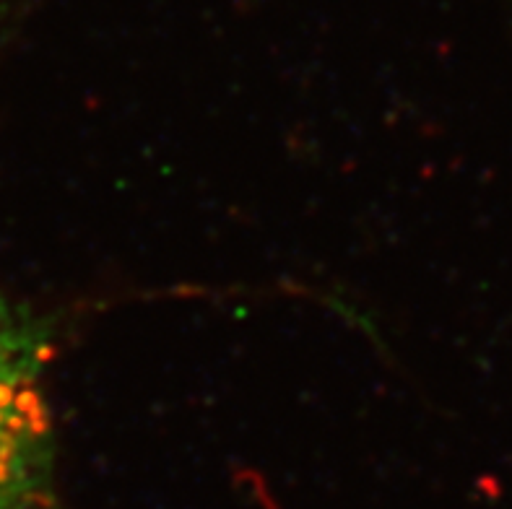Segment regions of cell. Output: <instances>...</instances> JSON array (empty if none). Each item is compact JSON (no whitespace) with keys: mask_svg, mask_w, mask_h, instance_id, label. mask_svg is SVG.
Returning a JSON list of instances; mask_svg holds the SVG:
<instances>
[{"mask_svg":"<svg viewBox=\"0 0 512 509\" xmlns=\"http://www.w3.org/2000/svg\"><path fill=\"white\" fill-rule=\"evenodd\" d=\"M47 341L0 291V509L55 507Z\"/></svg>","mask_w":512,"mask_h":509,"instance_id":"cell-1","label":"cell"}]
</instances>
